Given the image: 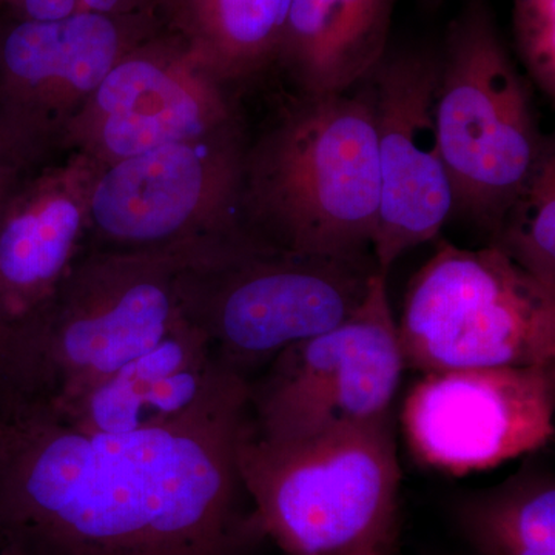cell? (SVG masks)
Masks as SVG:
<instances>
[{"label": "cell", "instance_id": "cell-3", "mask_svg": "<svg viewBox=\"0 0 555 555\" xmlns=\"http://www.w3.org/2000/svg\"><path fill=\"white\" fill-rule=\"evenodd\" d=\"M238 469L262 534L288 555L392 543L401 481L392 415L284 440L258 436L250 420Z\"/></svg>", "mask_w": 555, "mask_h": 555}, {"label": "cell", "instance_id": "cell-11", "mask_svg": "<svg viewBox=\"0 0 555 555\" xmlns=\"http://www.w3.org/2000/svg\"><path fill=\"white\" fill-rule=\"evenodd\" d=\"M240 175L230 144L214 156L196 142L163 145L109 169L94 189L91 215L102 235L130 246H155L196 228L208 238L246 240L251 233L229 217Z\"/></svg>", "mask_w": 555, "mask_h": 555}, {"label": "cell", "instance_id": "cell-24", "mask_svg": "<svg viewBox=\"0 0 555 555\" xmlns=\"http://www.w3.org/2000/svg\"><path fill=\"white\" fill-rule=\"evenodd\" d=\"M425 2H434V3H438V2H440V0H425Z\"/></svg>", "mask_w": 555, "mask_h": 555}, {"label": "cell", "instance_id": "cell-15", "mask_svg": "<svg viewBox=\"0 0 555 555\" xmlns=\"http://www.w3.org/2000/svg\"><path fill=\"white\" fill-rule=\"evenodd\" d=\"M129 33L119 16L79 13L60 21H22L0 43V64L13 82H67L96 91L120 61Z\"/></svg>", "mask_w": 555, "mask_h": 555}, {"label": "cell", "instance_id": "cell-17", "mask_svg": "<svg viewBox=\"0 0 555 555\" xmlns=\"http://www.w3.org/2000/svg\"><path fill=\"white\" fill-rule=\"evenodd\" d=\"M454 517L478 555H555L553 470L524 466L500 485L463 495Z\"/></svg>", "mask_w": 555, "mask_h": 555}, {"label": "cell", "instance_id": "cell-22", "mask_svg": "<svg viewBox=\"0 0 555 555\" xmlns=\"http://www.w3.org/2000/svg\"><path fill=\"white\" fill-rule=\"evenodd\" d=\"M14 317L3 312L0 309V363H2L3 357H5L7 349H9L11 337H13Z\"/></svg>", "mask_w": 555, "mask_h": 555}, {"label": "cell", "instance_id": "cell-14", "mask_svg": "<svg viewBox=\"0 0 555 555\" xmlns=\"http://www.w3.org/2000/svg\"><path fill=\"white\" fill-rule=\"evenodd\" d=\"M181 82L150 57L119 61L94 91L105 147L126 159L217 129L228 116L217 91Z\"/></svg>", "mask_w": 555, "mask_h": 555}, {"label": "cell", "instance_id": "cell-16", "mask_svg": "<svg viewBox=\"0 0 555 555\" xmlns=\"http://www.w3.org/2000/svg\"><path fill=\"white\" fill-rule=\"evenodd\" d=\"M72 201L54 198L0 221V309L11 317L38 313L67 273L80 230Z\"/></svg>", "mask_w": 555, "mask_h": 555}, {"label": "cell", "instance_id": "cell-5", "mask_svg": "<svg viewBox=\"0 0 555 555\" xmlns=\"http://www.w3.org/2000/svg\"><path fill=\"white\" fill-rule=\"evenodd\" d=\"M377 272L372 254L326 257L257 243L185 270L179 301L219 360L246 375L288 346L345 323Z\"/></svg>", "mask_w": 555, "mask_h": 555}, {"label": "cell", "instance_id": "cell-18", "mask_svg": "<svg viewBox=\"0 0 555 555\" xmlns=\"http://www.w3.org/2000/svg\"><path fill=\"white\" fill-rule=\"evenodd\" d=\"M196 56L218 75L278 57L292 0H173Z\"/></svg>", "mask_w": 555, "mask_h": 555}, {"label": "cell", "instance_id": "cell-7", "mask_svg": "<svg viewBox=\"0 0 555 555\" xmlns=\"http://www.w3.org/2000/svg\"><path fill=\"white\" fill-rule=\"evenodd\" d=\"M215 257L207 244L91 258L65 273L42 312L51 406L78 396L184 320L179 278Z\"/></svg>", "mask_w": 555, "mask_h": 555}, {"label": "cell", "instance_id": "cell-13", "mask_svg": "<svg viewBox=\"0 0 555 555\" xmlns=\"http://www.w3.org/2000/svg\"><path fill=\"white\" fill-rule=\"evenodd\" d=\"M397 0H292L278 60L302 96L347 93L389 50Z\"/></svg>", "mask_w": 555, "mask_h": 555}, {"label": "cell", "instance_id": "cell-21", "mask_svg": "<svg viewBox=\"0 0 555 555\" xmlns=\"http://www.w3.org/2000/svg\"><path fill=\"white\" fill-rule=\"evenodd\" d=\"M21 11L25 21H60L78 13V0H0Z\"/></svg>", "mask_w": 555, "mask_h": 555}, {"label": "cell", "instance_id": "cell-20", "mask_svg": "<svg viewBox=\"0 0 555 555\" xmlns=\"http://www.w3.org/2000/svg\"><path fill=\"white\" fill-rule=\"evenodd\" d=\"M513 33L525 75L554 101L555 0H514Z\"/></svg>", "mask_w": 555, "mask_h": 555}, {"label": "cell", "instance_id": "cell-9", "mask_svg": "<svg viewBox=\"0 0 555 555\" xmlns=\"http://www.w3.org/2000/svg\"><path fill=\"white\" fill-rule=\"evenodd\" d=\"M554 415V364L452 369L416 379L401 426L420 465L463 477L545 448Z\"/></svg>", "mask_w": 555, "mask_h": 555}, {"label": "cell", "instance_id": "cell-23", "mask_svg": "<svg viewBox=\"0 0 555 555\" xmlns=\"http://www.w3.org/2000/svg\"><path fill=\"white\" fill-rule=\"evenodd\" d=\"M346 555H393L390 546H372L363 547V550L353 551Z\"/></svg>", "mask_w": 555, "mask_h": 555}, {"label": "cell", "instance_id": "cell-12", "mask_svg": "<svg viewBox=\"0 0 555 555\" xmlns=\"http://www.w3.org/2000/svg\"><path fill=\"white\" fill-rule=\"evenodd\" d=\"M218 364L206 334L184 317L158 345L51 409L89 434L166 425L195 404Z\"/></svg>", "mask_w": 555, "mask_h": 555}, {"label": "cell", "instance_id": "cell-6", "mask_svg": "<svg viewBox=\"0 0 555 555\" xmlns=\"http://www.w3.org/2000/svg\"><path fill=\"white\" fill-rule=\"evenodd\" d=\"M397 328L404 366L420 374L555 363V294L489 244L441 240L412 276Z\"/></svg>", "mask_w": 555, "mask_h": 555}, {"label": "cell", "instance_id": "cell-8", "mask_svg": "<svg viewBox=\"0 0 555 555\" xmlns=\"http://www.w3.org/2000/svg\"><path fill=\"white\" fill-rule=\"evenodd\" d=\"M404 366L387 273H375L360 308L345 323L288 346L250 385L251 425L272 440L392 415Z\"/></svg>", "mask_w": 555, "mask_h": 555}, {"label": "cell", "instance_id": "cell-10", "mask_svg": "<svg viewBox=\"0 0 555 555\" xmlns=\"http://www.w3.org/2000/svg\"><path fill=\"white\" fill-rule=\"evenodd\" d=\"M440 49L387 50L364 79L377 130L379 214L372 257L387 273L401 255L436 240L454 215V190L437 129Z\"/></svg>", "mask_w": 555, "mask_h": 555}, {"label": "cell", "instance_id": "cell-4", "mask_svg": "<svg viewBox=\"0 0 555 555\" xmlns=\"http://www.w3.org/2000/svg\"><path fill=\"white\" fill-rule=\"evenodd\" d=\"M437 129L454 214L495 235L542 158L534 86L518 68L489 0H466L440 49Z\"/></svg>", "mask_w": 555, "mask_h": 555}, {"label": "cell", "instance_id": "cell-2", "mask_svg": "<svg viewBox=\"0 0 555 555\" xmlns=\"http://www.w3.org/2000/svg\"><path fill=\"white\" fill-rule=\"evenodd\" d=\"M356 94L302 96L251 166L248 204L258 238L326 257L372 254L379 167L374 104Z\"/></svg>", "mask_w": 555, "mask_h": 555}, {"label": "cell", "instance_id": "cell-1", "mask_svg": "<svg viewBox=\"0 0 555 555\" xmlns=\"http://www.w3.org/2000/svg\"><path fill=\"white\" fill-rule=\"evenodd\" d=\"M250 383L219 360L166 425L76 429L47 406L0 418V555H246L262 534L238 469Z\"/></svg>", "mask_w": 555, "mask_h": 555}, {"label": "cell", "instance_id": "cell-19", "mask_svg": "<svg viewBox=\"0 0 555 555\" xmlns=\"http://www.w3.org/2000/svg\"><path fill=\"white\" fill-rule=\"evenodd\" d=\"M489 246L499 248L537 283L555 294L554 138L506 208Z\"/></svg>", "mask_w": 555, "mask_h": 555}]
</instances>
